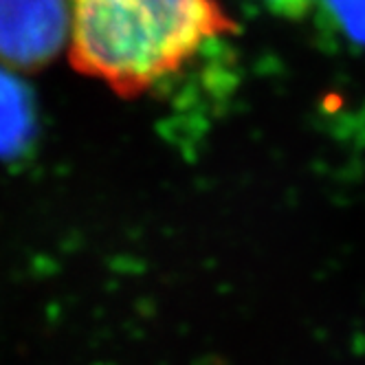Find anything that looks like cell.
Segmentation results:
<instances>
[{"label": "cell", "instance_id": "cell-1", "mask_svg": "<svg viewBox=\"0 0 365 365\" xmlns=\"http://www.w3.org/2000/svg\"><path fill=\"white\" fill-rule=\"evenodd\" d=\"M71 64L137 97L238 27L218 0H71Z\"/></svg>", "mask_w": 365, "mask_h": 365}, {"label": "cell", "instance_id": "cell-4", "mask_svg": "<svg viewBox=\"0 0 365 365\" xmlns=\"http://www.w3.org/2000/svg\"><path fill=\"white\" fill-rule=\"evenodd\" d=\"M322 31L354 51H365V0H319Z\"/></svg>", "mask_w": 365, "mask_h": 365}, {"label": "cell", "instance_id": "cell-5", "mask_svg": "<svg viewBox=\"0 0 365 365\" xmlns=\"http://www.w3.org/2000/svg\"><path fill=\"white\" fill-rule=\"evenodd\" d=\"M275 16L282 18H304L319 0H262Z\"/></svg>", "mask_w": 365, "mask_h": 365}, {"label": "cell", "instance_id": "cell-2", "mask_svg": "<svg viewBox=\"0 0 365 365\" xmlns=\"http://www.w3.org/2000/svg\"><path fill=\"white\" fill-rule=\"evenodd\" d=\"M64 0H0V62L16 71H42L66 38Z\"/></svg>", "mask_w": 365, "mask_h": 365}, {"label": "cell", "instance_id": "cell-3", "mask_svg": "<svg viewBox=\"0 0 365 365\" xmlns=\"http://www.w3.org/2000/svg\"><path fill=\"white\" fill-rule=\"evenodd\" d=\"M38 143V106L34 91L18 75L0 68V161L29 159Z\"/></svg>", "mask_w": 365, "mask_h": 365}]
</instances>
